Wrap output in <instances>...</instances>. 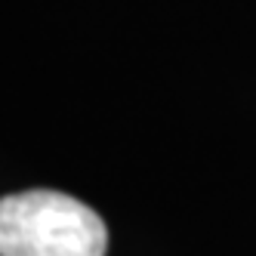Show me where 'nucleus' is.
I'll return each instance as SVG.
<instances>
[{
	"label": "nucleus",
	"instance_id": "nucleus-1",
	"mask_svg": "<svg viewBox=\"0 0 256 256\" xmlns=\"http://www.w3.org/2000/svg\"><path fill=\"white\" fill-rule=\"evenodd\" d=\"M108 228L84 200L34 188L0 198V256H105Z\"/></svg>",
	"mask_w": 256,
	"mask_h": 256
}]
</instances>
